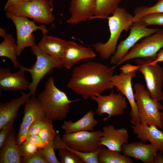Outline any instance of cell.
<instances>
[{
    "label": "cell",
    "instance_id": "cell-34",
    "mask_svg": "<svg viewBox=\"0 0 163 163\" xmlns=\"http://www.w3.org/2000/svg\"><path fill=\"white\" fill-rule=\"evenodd\" d=\"M21 163H48L42 154V149H38L34 154L27 156L22 157Z\"/></svg>",
    "mask_w": 163,
    "mask_h": 163
},
{
    "label": "cell",
    "instance_id": "cell-4",
    "mask_svg": "<svg viewBox=\"0 0 163 163\" xmlns=\"http://www.w3.org/2000/svg\"><path fill=\"white\" fill-rule=\"evenodd\" d=\"M133 17V15L125 8L118 7L111 16L107 18L110 33L108 40L104 43L98 42L92 45L101 59L107 60L115 53L121 33L123 30L128 31L130 29Z\"/></svg>",
    "mask_w": 163,
    "mask_h": 163
},
{
    "label": "cell",
    "instance_id": "cell-19",
    "mask_svg": "<svg viewBox=\"0 0 163 163\" xmlns=\"http://www.w3.org/2000/svg\"><path fill=\"white\" fill-rule=\"evenodd\" d=\"M102 131L100 145L121 152L122 145L128 141L129 134L127 130L124 127L116 129L112 125H109L104 126Z\"/></svg>",
    "mask_w": 163,
    "mask_h": 163
},
{
    "label": "cell",
    "instance_id": "cell-22",
    "mask_svg": "<svg viewBox=\"0 0 163 163\" xmlns=\"http://www.w3.org/2000/svg\"><path fill=\"white\" fill-rule=\"evenodd\" d=\"M16 139L15 130L12 128L0 149V163H21L20 147L17 144Z\"/></svg>",
    "mask_w": 163,
    "mask_h": 163
},
{
    "label": "cell",
    "instance_id": "cell-10",
    "mask_svg": "<svg viewBox=\"0 0 163 163\" xmlns=\"http://www.w3.org/2000/svg\"><path fill=\"white\" fill-rule=\"evenodd\" d=\"M163 47V29H159L155 33L136 43L128 53L116 65L137 58H155L158 52Z\"/></svg>",
    "mask_w": 163,
    "mask_h": 163
},
{
    "label": "cell",
    "instance_id": "cell-23",
    "mask_svg": "<svg viewBox=\"0 0 163 163\" xmlns=\"http://www.w3.org/2000/svg\"><path fill=\"white\" fill-rule=\"evenodd\" d=\"M94 113L90 110L81 118L75 122L72 120H65L61 126V128L66 133L81 131H92L98 123L94 117Z\"/></svg>",
    "mask_w": 163,
    "mask_h": 163
},
{
    "label": "cell",
    "instance_id": "cell-35",
    "mask_svg": "<svg viewBox=\"0 0 163 163\" xmlns=\"http://www.w3.org/2000/svg\"><path fill=\"white\" fill-rule=\"evenodd\" d=\"M19 147L21 157L33 155L39 149L35 145L27 140H25Z\"/></svg>",
    "mask_w": 163,
    "mask_h": 163
},
{
    "label": "cell",
    "instance_id": "cell-43",
    "mask_svg": "<svg viewBox=\"0 0 163 163\" xmlns=\"http://www.w3.org/2000/svg\"><path fill=\"white\" fill-rule=\"evenodd\" d=\"M161 113V129H163V111Z\"/></svg>",
    "mask_w": 163,
    "mask_h": 163
},
{
    "label": "cell",
    "instance_id": "cell-27",
    "mask_svg": "<svg viewBox=\"0 0 163 163\" xmlns=\"http://www.w3.org/2000/svg\"><path fill=\"white\" fill-rule=\"evenodd\" d=\"M122 0H96L94 18L105 19L118 7Z\"/></svg>",
    "mask_w": 163,
    "mask_h": 163
},
{
    "label": "cell",
    "instance_id": "cell-45",
    "mask_svg": "<svg viewBox=\"0 0 163 163\" xmlns=\"http://www.w3.org/2000/svg\"><path fill=\"white\" fill-rule=\"evenodd\" d=\"M50 2L52 3H53V0H49Z\"/></svg>",
    "mask_w": 163,
    "mask_h": 163
},
{
    "label": "cell",
    "instance_id": "cell-18",
    "mask_svg": "<svg viewBox=\"0 0 163 163\" xmlns=\"http://www.w3.org/2000/svg\"><path fill=\"white\" fill-rule=\"evenodd\" d=\"M158 151L152 144H146L140 141L123 144L121 152L126 156L140 160L144 163H154Z\"/></svg>",
    "mask_w": 163,
    "mask_h": 163
},
{
    "label": "cell",
    "instance_id": "cell-12",
    "mask_svg": "<svg viewBox=\"0 0 163 163\" xmlns=\"http://www.w3.org/2000/svg\"><path fill=\"white\" fill-rule=\"evenodd\" d=\"M129 36L118 44L115 53L110 58V63L116 65L140 39L156 32L158 28H149L144 25L140 21L133 23Z\"/></svg>",
    "mask_w": 163,
    "mask_h": 163
},
{
    "label": "cell",
    "instance_id": "cell-44",
    "mask_svg": "<svg viewBox=\"0 0 163 163\" xmlns=\"http://www.w3.org/2000/svg\"><path fill=\"white\" fill-rule=\"evenodd\" d=\"M24 0L25 1H32L35 0Z\"/></svg>",
    "mask_w": 163,
    "mask_h": 163
},
{
    "label": "cell",
    "instance_id": "cell-41",
    "mask_svg": "<svg viewBox=\"0 0 163 163\" xmlns=\"http://www.w3.org/2000/svg\"><path fill=\"white\" fill-rule=\"evenodd\" d=\"M159 151L156 154L154 163H163V152Z\"/></svg>",
    "mask_w": 163,
    "mask_h": 163
},
{
    "label": "cell",
    "instance_id": "cell-33",
    "mask_svg": "<svg viewBox=\"0 0 163 163\" xmlns=\"http://www.w3.org/2000/svg\"><path fill=\"white\" fill-rule=\"evenodd\" d=\"M55 150L53 141L50 142L42 149L43 156L48 163H61L56 156Z\"/></svg>",
    "mask_w": 163,
    "mask_h": 163
},
{
    "label": "cell",
    "instance_id": "cell-30",
    "mask_svg": "<svg viewBox=\"0 0 163 163\" xmlns=\"http://www.w3.org/2000/svg\"><path fill=\"white\" fill-rule=\"evenodd\" d=\"M53 121L46 116L34 121L28 129L26 139L34 135H38L40 131L46 126L53 123Z\"/></svg>",
    "mask_w": 163,
    "mask_h": 163
},
{
    "label": "cell",
    "instance_id": "cell-1",
    "mask_svg": "<svg viewBox=\"0 0 163 163\" xmlns=\"http://www.w3.org/2000/svg\"><path fill=\"white\" fill-rule=\"evenodd\" d=\"M113 75V68L89 61L74 69L67 87L84 99H91L113 88L111 79Z\"/></svg>",
    "mask_w": 163,
    "mask_h": 163
},
{
    "label": "cell",
    "instance_id": "cell-26",
    "mask_svg": "<svg viewBox=\"0 0 163 163\" xmlns=\"http://www.w3.org/2000/svg\"><path fill=\"white\" fill-rule=\"evenodd\" d=\"M3 38V41L0 44V56L9 58L15 68H19L20 64L17 59L15 39L11 35L7 34Z\"/></svg>",
    "mask_w": 163,
    "mask_h": 163
},
{
    "label": "cell",
    "instance_id": "cell-15",
    "mask_svg": "<svg viewBox=\"0 0 163 163\" xmlns=\"http://www.w3.org/2000/svg\"><path fill=\"white\" fill-rule=\"evenodd\" d=\"M96 57L95 52L92 48L72 41H66L61 61L63 67L70 69L81 60Z\"/></svg>",
    "mask_w": 163,
    "mask_h": 163
},
{
    "label": "cell",
    "instance_id": "cell-13",
    "mask_svg": "<svg viewBox=\"0 0 163 163\" xmlns=\"http://www.w3.org/2000/svg\"><path fill=\"white\" fill-rule=\"evenodd\" d=\"M136 73V71L129 73L121 72L119 74L113 75L111 79L112 85L126 97L129 104L131 108L129 113L130 122L133 125L140 123L138 109L132 85V80L135 77Z\"/></svg>",
    "mask_w": 163,
    "mask_h": 163
},
{
    "label": "cell",
    "instance_id": "cell-25",
    "mask_svg": "<svg viewBox=\"0 0 163 163\" xmlns=\"http://www.w3.org/2000/svg\"><path fill=\"white\" fill-rule=\"evenodd\" d=\"M120 152L103 147L101 145L98 151L97 159L99 163H133L130 157Z\"/></svg>",
    "mask_w": 163,
    "mask_h": 163
},
{
    "label": "cell",
    "instance_id": "cell-36",
    "mask_svg": "<svg viewBox=\"0 0 163 163\" xmlns=\"http://www.w3.org/2000/svg\"><path fill=\"white\" fill-rule=\"evenodd\" d=\"M16 118L12 119L5 125L0 129V149L3 146L8 134L13 126Z\"/></svg>",
    "mask_w": 163,
    "mask_h": 163
},
{
    "label": "cell",
    "instance_id": "cell-16",
    "mask_svg": "<svg viewBox=\"0 0 163 163\" xmlns=\"http://www.w3.org/2000/svg\"><path fill=\"white\" fill-rule=\"evenodd\" d=\"M19 70L14 73L9 68L0 69V90L7 91L26 90L30 83L26 78L23 66L20 65Z\"/></svg>",
    "mask_w": 163,
    "mask_h": 163
},
{
    "label": "cell",
    "instance_id": "cell-42",
    "mask_svg": "<svg viewBox=\"0 0 163 163\" xmlns=\"http://www.w3.org/2000/svg\"><path fill=\"white\" fill-rule=\"evenodd\" d=\"M7 34L5 30L2 27L0 28V36L3 38Z\"/></svg>",
    "mask_w": 163,
    "mask_h": 163
},
{
    "label": "cell",
    "instance_id": "cell-20",
    "mask_svg": "<svg viewBox=\"0 0 163 163\" xmlns=\"http://www.w3.org/2000/svg\"><path fill=\"white\" fill-rule=\"evenodd\" d=\"M133 133L140 141H149L160 152H163V131L154 125H148L141 123L133 125Z\"/></svg>",
    "mask_w": 163,
    "mask_h": 163
},
{
    "label": "cell",
    "instance_id": "cell-3",
    "mask_svg": "<svg viewBox=\"0 0 163 163\" xmlns=\"http://www.w3.org/2000/svg\"><path fill=\"white\" fill-rule=\"evenodd\" d=\"M42 106L45 116L53 121H62L68 114L71 103L79 99L70 100L67 95L55 85L52 76L45 83L44 90L37 98Z\"/></svg>",
    "mask_w": 163,
    "mask_h": 163
},
{
    "label": "cell",
    "instance_id": "cell-11",
    "mask_svg": "<svg viewBox=\"0 0 163 163\" xmlns=\"http://www.w3.org/2000/svg\"><path fill=\"white\" fill-rule=\"evenodd\" d=\"M91 99L97 103L95 113L98 115L101 116L104 113L108 114L107 117L102 119L104 122L112 117L123 115L128 107L126 97L121 92H116L113 89L108 95L101 94Z\"/></svg>",
    "mask_w": 163,
    "mask_h": 163
},
{
    "label": "cell",
    "instance_id": "cell-32",
    "mask_svg": "<svg viewBox=\"0 0 163 163\" xmlns=\"http://www.w3.org/2000/svg\"><path fill=\"white\" fill-rule=\"evenodd\" d=\"M56 134V132L54 130L53 123H52L43 128L38 135L47 145L50 142L54 141Z\"/></svg>",
    "mask_w": 163,
    "mask_h": 163
},
{
    "label": "cell",
    "instance_id": "cell-17",
    "mask_svg": "<svg viewBox=\"0 0 163 163\" xmlns=\"http://www.w3.org/2000/svg\"><path fill=\"white\" fill-rule=\"evenodd\" d=\"M95 8L96 0H71L70 16L67 22L76 24L93 19Z\"/></svg>",
    "mask_w": 163,
    "mask_h": 163
},
{
    "label": "cell",
    "instance_id": "cell-38",
    "mask_svg": "<svg viewBox=\"0 0 163 163\" xmlns=\"http://www.w3.org/2000/svg\"><path fill=\"white\" fill-rule=\"evenodd\" d=\"M138 67L129 63H127L120 68L121 72L124 73H129L138 71Z\"/></svg>",
    "mask_w": 163,
    "mask_h": 163
},
{
    "label": "cell",
    "instance_id": "cell-2",
    "mask_svg": "<svg viewBox=\"0 0 163 163\" xmlns=\"http://www.w3.org/2000/svg\"><path fill=\"white\" fill-rule=\"evenodd\" d=\"M102 136L101 130L65 133L62 138L57 135L54 140V149L71 151L78 155L85 163H99L97 154Z\"/></svg>",
    "mask_w": 163,
    "mask_h": 163
},
{
    "label": "cell",
    "instance_id": "cell-29",
    "mask_svg": "<svg viewBox=\"0 0 163 163\" xmlns=\"http://www.w3.org/2000/svg\"><path fill=\"white\" fill-rule=\"evenodd\" d=\"M57 150L61 163H85L78 155L71 151L62 148Z\"/></svg>",
    "mask_w": 163,
    "mask_h": 163
},
{
    "label": "cell",
    "instance_id": "cell-9",
    "mask_svg": "<svg viewBox=\"0 0 163 163\" xmlns=\"http://www.w3.org/2000/svg\"><path fill=\"white\" fill-rule=\"evenodd\" d=\"M7 17L10 19L14 23L16 30L17 42L16 52L17 57L26 48L30 47L35 45V37L33 32L37 30L41 31L43 35H46L49 31L43 25L37 26L33 21L27 18L14 14L6 11Z\"/></svg>",
    "mask_w": 163,
    "mask_h": 163
},
{
    "label": "cell",
    "instance_id": "cell-28",
    "mask_svg": "<svg viewBox=\"0 0 163 163\" xmlns=\"http://www.w3.org/2000/svg\"><path fill=\"white\" fill-rule=\"evenodd\" d=\"M163 13V0H158L154 5L151 6H142L134 11L133 22L139 21L144 16L151 14Z\"/></svg>",
    "mask_w": 163,
    "mask_h": 163
},
{
    "label": "cell",
    "instance_id": "cell-21",
    "mask_svg": "<svg viewBox=\"0 0 163 163\" xmlns=\"http://www.w3.org/2000/svg\"><path fill=\"white\" fill-rule=\"evenodd\" d=\"M21 96L12 98L8 102L0 103V130L12 119L16 118L18 110L22 105L30 98L31 94L29 92H20Z\"/></svg>",
    "mask_w": 163,
    "mask_h": 163
},
{
    "label": "cell",
    "instance_id": "cell-31",
    "mask_svg": "<svg viewBox=\"0 0 163 163\" xmlns=\"http://www.w3.org/2000/svg\"><path fill=\"white\" fill-rule=\"evenodd\" d=\"M139 21L146 27L150 25H163V13L147 15Z\"/></svg>",
    "mask_w": 163,
    "mask_h": 163
},
{
    "label": "cell",
    "instance_id": "cell-14",
    "mask_svg": "<svg viewBox=\"0 0 163 163\" xmlns=\"http://www.w3.org/2000/svg\"><path fill=\"white\" fill-rule=\"evenodd\" d=\"M45 116L41 104L37 98L32 97L26 101L24 116L17 136L16 142L18 146L25 140L31 125L37 120Z\"/></svg>",
    "mask_w": 163,
    "mask_h": 163
},
{
    "label": "cell",
    "instance_id": "cell-5",
    "mask_svg": "<svg viewBox=\"0 0 163 163\" xmlns=\"http://www.w3.org/2000/svg\"><path fill=\"white\" fill-rule=\"evenodd\" d=\"M135 99L138 109L140 123L154 125L161 129V113L163 105L152 99L144 86L139 83L134 86Z\"/></svg>",
    "mask_w": 163,
    "mask_h": 163
},
{
    "label": "cell",
    "instance_id": "cell-37",
    "mask_svg": "<svg viewBox=\"0 0 163 163\" xmlns=\"http://www.w3.org/2000/svg\"><path fill=\"white\" fill-rule=\"evenodd\" d=\"M25 140L28 141L39 149H43L46 145V144L38 135H32L26 139Z\"/></svg>",
    "mask_w": 163,
    "mask_h": 163
},
{
    "label": "cell",
    "instance_id": "cell-8",
    "mask_svg": "<svg viewBox=\"0 0 163 163\" xmlns=\"http://www.w3.org/2000/svg\"><path fill=\"white\" fill-rule=\"evenodd\" d=\"M155 58H137L134 61L138 67V71L144 76L150 97L160 102L163 101V69L158 63L152 62Z\"/></svg>",
    "mask_w": 163,
    "mask_h": 163
},
{
    "label": "cell",
    "instance_id": "cell-24",
    "mask_svg": "<svg viewBox=\"0 0 163 163\" xmlns=\"http://www.w3.org/2000/svg\"><path fill=\"white\" fill-rule=\"evenodd\" d=\"M66 42L60 38L45 35L37 45L50 56L61 60Z\"/></svg>",
    "mask_w": 163,
    "mask_h": 163
},
{
    "label": "cell",
    "instance_id": "cell-40",
    "mask_svg": "<svg viewBox=\"0 0 163 163\" xmlns=\"http://www.w3.org/2000/svg\"><path fill=\"white\" fill-rule=\"evenodd\" d=\"M23 0H8L5 5L4 10L6 11L9 8L15 5Z\"/></svg>",
    "mask_w": 163,
    "mask_h": 163
},
{
    "label": "cell",
    "instance_id": "cell-39",
    "mask_svg": "<svg viewBox=\"0 0 163 163\" xmlns=\"http://www.w3.org/2000/svg\"><path fill=\"white\" fill-rule=\"evenodd\" d=\"M162 61H163V50H161L157 53L155 58L153 59L152 62L157 63Z\"/></svg>",
    "mask_w": 163,
    "mask_h": 163
},
{
    "label": "cell",
    "instance_id": "cell-6",
    "mask_svg": "<svg viewBox=\"0 0 163 163\" xmlns=\"http://www.w3.org/2000/svg\"><path fill=\"white\" fill-rule=\"evenodd\" d=\"M53 5L49 0H24L8 8L5 11L15 15L30 18L35 23L48 24L55 18L53 13Z\"/></svg>",
    "mask_w": 163,
    "mask_h": 163
},
{
    "label": "cell",
    "instance_id": "cell-7",
    "mask_svg": "<svg viewBox=\"0 0 163 163\" xmlns=\"http://www.w3.org/2000/svg\"><path fill=\"white\" fill-rule=\"evenodd\" d=\"M32 53L36 57L35 62L30 68L23 66L24 70L30 74L32 81L28 89L32 97H35L38 85L46 75L49 73L53 69L63 67L62 61L50 56L35 44L31 47Z\"/></svg>",
    "mask_w": 163,
    "mask_h": 163
}]
</instances>
